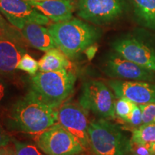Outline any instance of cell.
I'll return each mask as SVG.
<instances>
[{"instance_id": "cell-1", "label": "cell", "mask_w": 155, "mask_h": 155, "mask_svg": "<svg viewBox=\"0 0 155 155\" xmlns=\"http://www.w3.org/2000/svg\"><path fill=\"white\" fill-rule=\"evenodd\" d=\"M58 123V109L52 108L30 91L19 99L9 114L8 129L37 134Z\"/></svg>"}, {"instance_id": "cell-2", "label": "cell", "mask_w": 155, "mask_h": 155, "mask_svg": "<svg viewBox=\"0 0 155 155\" xmlns=\"http://www.w3.org/2000/svg\"><path fill=\"white\" fill-rule=\"evenodd\" d=\"M56 46L69 59H75L101 37L95 25L78 19L54 23L48 27Z\"/></svg>"}, {"instance_id": "cell-3", "label": "cell", "mask_w": 155, "mask_h": 155, "mask_svg": "<svg viewBox=\"0 0 155 155\" xmlns=\"http://www.w3.org/2000/svg\"><path fill=\"white\" fill-rule=\"evenodd\" d=\"M76 81L73 71L42 72L32 75L30 91L52 108L58 109L72 94Z\"/></svg>"}, {"instance_id": "cell-4", "label": "cell", "mask_w": 155, "mask_h": 155, "mask_svg": "<svg viewBox=\"0 0 155 155\" xmlns=\"http://www.w3.org/2000/svg\"><path fill=\"white\" fill-rule=\"evenodd\" d=\"M90 149L95 155H129L131 139L116 124L99 119L89 123Z\"/></svg>"}, {"instance_id": "cell-5", "label": "cell", "mask_w": 155, "mask_h": 155, "mask_svg": "<svg viewBox=\"0 0 155 155\" xmlns=\"http://www.w3.org/2000/svg\"><path fill=\"white\" fill-rule=\"evenodd\" d=\"M77 15L94 25H107L124 16L129 9L128 0H78Z\"/></svg>"}, {"instance_id": "cell-6", "label": "cell", "mask_w": 155, "mask_h": 155, "mask_svg": "<svg viewBox=\"0 0 155 155\" xmlns=\"http://www.w3.org/2000/svg\"><path fill=\"white\" fill-rule=\"evenodd\" d=\"M115 102L114 92L103 81L91 80L83 84L79 104L100 119L115 117Z\"/></svg>"}, {"instance_id": "cell-7", "label": "cell", "mask_w": 155, "mask_h": 155, "mask_svg": "<svg viewBox=\"0 0 155 155\" xmlns=\"http://www.w3.org/2000/svg\"><path fill=\"white\" fill-rule=\"evenodd\" d=\"M35 141L45 155H76L85 150L76 137L59 123L37 134Z\"/></svg>"}, {"instance_id": "cell-8", "label": "cell", "mask_w": 155, "mask_h": 155, "mask_svg": "<svg viewBox=\"0 0 155 155\" xmlns=\"http://www.w3.org/2000/svg\"><path fill=\"white\" fill-rule=\"evenodd\" d=\"M114 51L126 59L155 73V47L141 37L128 34L111 43Z\"/></svg>"}, {"instance_id": "cell-9", "label": "cell", "mask_w": 155, "mask_h": 155, "mask_svg": "<svg viewBox=\"0 0 155 155\" xmlns=\"http://www.w3.org/2000/svg\"><path fill=\"white\" fill-rule=\"evenodd\" d=\"M58 123L80 141L85 150L90 149L87 111L80 104L65 102L58 108Z\"/></svg>"}, {"instance_id": "cell-10", "label": "cell", "mask_w": 155, "mask_h": 155, "mask_svg": "<svg viewBox=\"0 0 155 155\" xmlns=\"http://www.w3.org/2000/svg\"><path fill=\"white\" fill-rule=\"evenodd\" d=\"M22 32L14 26L0 37V75H9L17 70L21 58L26 53Z\"/></svg>"}, {"instance_id": "cell-11", "label": "cell", "mask_w": 155, "mask_h": 155, "mask_svg": "<svg viewBox=\"0 0 155 155\" xmlns=\"http://www.w3.org/2000/svg\"><path fill=\"white\" fill-rule=\"evenodd\" d=\"M104 72L114 79L154 82L155 73L150 70L137 65L114 52L106 58Z\"/></svg>"}, {"instance_id": "cell-12", "label": "cell", "mask_w": 155, "mask_h": 155, "mask_svg": "<svg viewBox=\"0 0 155 155\" xmlns=\"http://www.w3.org/2000/svg\"><path fill=\"white\" fill-rule=\"evenodd\" d=\"M0 12L19 30L28 23L46 25L50 22L47 17L24 0H0Z\"/></svg>"}, {"instance_id": "cell-13", "label": "cell", "mask_w": 155, "mask_h": 155, "mask_svg": "<svg viewBox=\"0 0 155 155\" xmlns=\"http://www.w3.org/2000/svg\"><path fill=\"white\" fill-rule=\"evenodd\" d=\"M107 83L117 98H125L137 105L155 104L154 83L112 79Z\"/></svg>"}, {"instance_id": "cell-14", "label": "cell", "mask_w": 155, "mask_h": 155, "mask_svg": "<svg viewBox=\"0 0 155 155\" xmlns=\"http://www.w3.org/2000/svg\"><path fill=\"white\" fill-rule=\"evenodd\" d=\"M28 2L55 23L73 19V13L76 7L75 0H43Z\"/></svg>"}, {"instance_id": "cell-15", "label": "cell", "mask_w": 155, "mask_h": 155, "mask_svg": "<svg viewBox=\"0 0 155 155\" xmlns=\"http://www.w3.org/2000/svg\"><path fill=\"white\" fill-rule=\"evenodd\" d=\"M20 31L27 43L37 50L47 52L57 48L49 30L44 25L28 23Z\"/></svg>"}, {"instance_id": "cell-16", "label": "cell", "mask_w": 155, "mask_h": 155, "mask_svg": "<svg viewBox=\"0 0 155 155\" xmlns=\"http://www.w3.org/2000/svg\"><path fill=\"white\" fill-rule=\"evenodd\" d=\"M139 25L155 31V0H128Z\"/></svg>"}, {"instance_id": "cell-17", "label": "cell", "mask_w": 155, "mask_h": 155, "mask_svg": "<svg viewBox=\"0 0 155 155\" xmlns=\"http://www.w3.org/2000/svg\"><path fill=\"white\" fill-rule=\"evenodd\" d=\"M71 64L69 58L58 48L45 52L39 61V71L42 72L68 70Z\"/></svg>"}, {"instance_id": "cell-18", "label": "cell", "mask_w": 155, "mask_h": 155, "mask_svg": "<svg viewBox=\"0 0 155 155\" xmlns=\"http://www.w3.org/2000/svg\"><path fill=\"white\" fill-rule=\"evenodd\" d=\"M131 141L147 145L155 141V123L143 124L133 129Z\"/></svg>"}, {"instance_id": "cell-19", "label": "cell", "mask_w": 155, "mask_h": 155, "mask_svg": "<svg viewBox=\"0 0 155 155\" xmlns=\"http://www.w3.org/2000/svg\"><path fill=\"white\" fill-rule=\"evenodd\" d=\"M136 105L134 103L125 98H118L115 102V114L120 119L126 121Z\"/></svg>"}, {"instance_id": "cell-20", "label": "cell", "mask_w": 155, "mask_h": 155, "mask_svg": "<svg viewBox=\"0 0 155 155\" xmlns=\"http://www.w3.org/2000/svg\"><path fill=\"white\" fill-rule=\"evenodd\" d=\"M17 70H20L30 75H34L38 73L39 70V62L26 53L21 58L17 65Z\"/></svg>"}, {"instance_id": "cell-21", "label": "cell", "mask_w": 155, "mask_h": 155, "mask_svg": "<svg viewBox=\"0 0 155 155\" xmlns=\"http://www.w3.org/2000/svg\"><path fill=\"white\" fill-rule=\"evenodd\" d=\"M12 142L17 155H45L40 152L38 147L35 145L21 142L14 139H12Z\"/></svg>"}, {"instance_id": "cell-22", "label": "cell", "mask_w": 155, "mask_h": 155, "mask_svg": "<svg viewBox=\"0 0 155 155\" xmlns=\"http://www.w3.org/2000/svg\"><path fill=\"white\" fill-rule=\"evenodd\" d=\"M139 106L142 114L143 124L155 123V104Z\"/></svg>"}, {"instance_id": "cell-23", "label": "cell", "mask_w": 155, "mask_h": 155, "mask_svg": "<svg viewBox=\"0 0 155 155\" xmlns=\"http://www.w3.org/2000/svg\"><path fill=\"white\" fill-rule=\"evenodd\" d=\"M126 122L130 124L134 127H139L143 124L142 121V114H141V110L139 105L136 104L133 111H131L130 115H129Z\"/></svg>"}, {"instance_id": "cell-24", "label": "cell", "mask_w": 155, "mask_h": 155, "mask_svg": "<svg viewBox=\"0 0 155 155\" xmlns=\"http://www.w3.org/2000/svg\"><path fill=\"white\" fill-rule=\"evenodd\" d=\"M130 154L132 155H152L147 145L137 144L131 141Z\"/></svg>"}, {"instance_id": "cell-25", "label": "cell", "mask_w": 155, "mask_h": 155, "mask_svg": "<svg viewBox=\"0 0 155 155\" xmlns=\"http://www.w3.org/2000/svg\"><path fill=\"white\" fill-rule=\"evenodd\" d=\"M11 141H12V139L0 124V148L9 144Z\"/></svg>"}, {"instance_id": "cell-26", "label": "cell", "mask_w": 155, "mask_h": 155, "mask_svg": "<svg viewBox=\"0 0 155 155\" xmlns=\"http://www.w3.org/2000/svg\"><path fill=\"white\" fill-rule=\"evenodd\" d=\"M0 155H17L14 144L12 146V145L8 144L0 148Z\"/></svg>"}, {"instance_id": "cell-27", "label": "cell", "mask_w": 155, "mask_h": 155, "mask_svg": "<svg viewBox=\"0 0 155 155\" xmlns=\"http://www.w3.org/2000/svg\"><path fill=\"white\" fill-rule=\"evenodd\" d=\"M97 49H98V48H97V46L94 44L92 45L90 47H88L86 50H85V53H86V55H87V57H88L89 60H91L92 58L94 57L95 54H96L97 51Z\"/></svg>"}, {"instance_id": "cell-28", "label": "cell", "mask_w": 155, "mask_h": 155, "mask_svg": "<svg viewBox=\"0 0 155 155\" xmlns=\"http://www.w3.org/2000/svg\"><path fill=\"white\" fill-rule=\"evenodd\" d=\"M12 25L4 18L2 14L0 12V29H7L10 28Z\"/></svg>"}, {"instance_id": "cell-29", "label": "cell", "mask_w": 155, "mask_h": 155, "mask_svg": "<svg viewBox=\"0 0 155 155\" xmlns=\"http://www.w3.org/2000/svg\"><path fill=\"white\" fill-rule=\"evenodd\" d=\"M5 92H6L5 83H4L2 79L0 78V102L3 100L4 97L5 96Z\"/></svg>"}, {"instance_id": "cell-30", "label": "cell", "mask_w": 155, "mask_h": 155, "mask_svg": "<svg viewBox=\"0 0 155 155\" xmlns=\"http://www.w3.org/2000/svg\"><path fill=\"white\" fill-rule=\"evenodd\" d=\"M147 146L148 147L151 154L155 155V141H154V142H151L150 144H147Z\"/></svg>"}, {"instance_id": "cell-31", "label": "cell", "mask_w": 155, "mask_h": 155, "mask_svg": "<svg viewBox=\"0 0 155 155\" xmlns=\"http://www.w3.org/2000/svg\"><path fill=\"white\" fill-rule=\"evenodd\" d=\"M12 26H13V25H12ZM11 27H10V28H11ZM9 28H7V29H0V37L5 32V31L7 30V29H9Z\"/></svg>"}, {"instance_id": "cell-32", "label": "cell", "mask_w": 155, "mask_h": 155, "mask_svg": "<svg viewBox=\"0 0 155 155\" xmlns=\"http://www.w3.org/2000/svg\"><path fill=\"white\" fill-rule=\"evenodd\" d=\"M26 2H40V1H43V0H24Z\"/></svg>"}, {"instance_id": "cell-33", "label": "cell", "mask_w": 155, "mask_h": 155, "mask_svg": "<svg viewBox=\"0 0 155 155\" xmlns=\"http://www.w3.org/2000/svg\"><path fill=\"white\" fill-rule=\"evenodd\" d=\"M76 155H86V154H76Z\"/></svg>"}]
</instances>
